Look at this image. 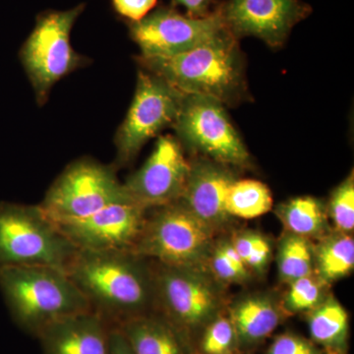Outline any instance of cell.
Returning <instances> with one entry per match:
<instances>
[{
	"label": "cell",
	"mask_w": 354,
	"mask_h": 354,
	"mask_svg": "<svg viewBox=\"0 0 354 354\" xmlns=\"http://www.w3.org/2000/svg\"><path fill=\"white\" fill-rule=\"evenodd\" d=\"M130 251L78 250L65 272L111 325L144 315L155 302L153 274Z\"/></svg>",
	"instance_id": "obj_1"
},
{
	"label": "cell",
	"mask_w": 354,
	"mask_h": 354,
	"mask_svg": "<svg viewBox=\"0 0 354 354\" xmlns=\"http://www.w3.org/2000/svg\"><path fill=\"white\" fill-rule=\"evenodd\" d=\"M144 70L164 79L183 95L212 97L234 106L247 95L239 39L227 28L206 43L171 57H137Z\"/></svg>",
	"instance_id": "obj_2"
},
{
	"label": "cell",
	"mask_w": 354,
	"mask_h": 354,
	"mask_svg": "<svg viewBox=\"0 0 354 354\" xmlns=\"http://www.w3.org/2000/svg\"><path fill=\"white\" fill-rule=\"evenodd\" d=\"M0 291L16 325L36 337L55 321L92 310L66 272L48 266L0 268Z\"/></svg>",
	"instance_id": "obj_3"
},
{
	"label": "cell",
	"mask_w": 354,
	"mask_h": 354,
	"mask_svg": "<svg viewBox=\"0 0 354 354\" xmlns=\"http://www.w3.org/2000/svg\"><path fill=\"white\" fill-rule=\"evenodd\" d=\"M76 251L39 205L0 202V268L38 265L65 272Z\"/></svg>",
	"instance_id": "obj_4"
},
{
	"label": "cell",
	"mask_w": 354,
	"mask_h": 354,
	"mask_svg": "<svg viewBox=\"0 0 354 354\" xmlns=\"http://www.w3.org/2000/svg\"><path fill=\"white\" fill-rule=\"evenodd\" d=\"M85 6L66 11L39 14L36 26L21 48V62L31 82L37 102L46 104L51 88L65 76L86 64L70 43V34Z\"/></svg>",
	"instance_id": "obj_5"
},
{
	"label": "cell",
	"mask_w": 354,
	"mask_h": 354,
	"mask_svg": "<svg viewBox=\"0 0 354 354\" xmlns=\"http://www.w3.org/2000/svg\"><path fill=\"white\" fill-rule=\"evenodd\" d=\"M213 230L180 202L147 218L131 252L169 267L199 268L212 251Z\"/></svg>",
	"instance_id": "obj_6"
},
{
	"label": "cell",
	"mask_w": 354,
	"mask_h": 354,
	"mask_svg": "<svg viewBox=\"0 0 354 354\" xmlns=\"http://www.w3.org/2000/svg\"><path fill=\"white\" fill-rule=\"evenodd\" d=\"M132 200L113 167L82 158L69 165L39 205L53 221L83 218L114 203Z\"/></svg>",
	"instance_id": "obj_7"
},
{
	"label": "cell",
	"mask_w": 354,
	"mask_h": 354,
	"mask_svg": "<svg viewBox=\"0 0 354 354\" xmlns=\"http://www.w3.org/2000/svg\"><path fill=\"white\" fill-rule=\"evenodd\" d=\"M181 146L225 165L248 167L250 155L230 122L225 104L212 97L184 95L174 125Z\"/></svg>",
	"instance_id": "obj_8"
},
{
	"label": "cell",
	"mask_w": 354,
	"mask_h": 354,
	"mask_svg": "<svg viewBox=\"0 0 354 354\" xmlns=\"http://www.w3.org/2000/svg\"><path fill=\"white\" fill-rule=\"evenodd\" d=\"M184 95L164 79L140 70L127 118L116 132V164H131L149 140L176 123Z\"/></svg>",
	"instance_id": "obj_9"
},
{
	"label": "cell",
	"mask_w": 354,
	"mask_h": 354,
	"mask_svg": "<svg viewBox=\"0 0 354 354\" xmlns=\"http://www.w3.org/2000/svg\"><path fill=\"white\" fill-rule=\"evenodd\" d=\"M141 57H171L193 50L225 29L218 9L206 17H191L174 7L160 6L143 19L128 24Z\"/></svg>",
	"instance_id": "obj_10"
},
{
	"label": "cell",
	"mask_w": 354,
	"mask_h": 354,
	"mask_svg": "<svg viewBox=\"0 0 354 354\" xmlns=\"http://www.w3.org/2000/svg\"><path fill=\"white\" fill-rule=\"evenodd\" d=\"M153 283L155 301L176 328L193 329L211 322L220 309V292L199 268L160 265Z\"/></svg>",
	"instance_id": "obj_11"
},
{
	"label": "cell",
	"mask_w": 354,
	"mask_h": 354,
	"mask_svg": "<svg viewBox=\"0 0 354 354\" xmlns=\"http://www.w3.org/2000/svg\"><path fill=\"white\" fill-rule=\"evenodd\" d=\"M146 212L137 203L128 200L83 218L51 221L78 250L131 252L145 223Z\"/></svg>",
	"instance_id": "obj_12"
},
{
	"label": "cell",
	"mask_w": 354,
	"mask_h": 354,
	"mask_svg": "<svg viewBox=\"0 0 354 354\" xmlns=\"http://www.w3.org/2000/svg\"><path fill=\"white\" fill-rule=\"evenodd\" d=\"M189 171L180 142L167 135L158 139L145 164L123 186L132 201L147 211L160 208L180 200Z\"/></svg>",
	"instance_id": "obj_13"
},
{
	"label": "cell",
	"mask_w": 354,
	"mask_h": 354,
	"mask_svg": "<svg viewBox=\"0 0 354 354\" xmlns=\"http://www.w3.org/2000/svg\"><path fill=\"white\" fill-rule=\"evenodd\" d=\"M218 10L235 39L255 37L271 48L283 46L295 25L312 13L302 0H225Z\"/></svg>",
	"instance_id": "obj_14"
},
{
	"label": "cell",
	"mask_w": 354,
	"mask_h": 354,
	"mask_svg": "<svg viewBox=\"0 0 354 354\" xmlns=\"http://www.w3.org/2000/svg\"><path fill=\"white\" fill-rule=\"evenodd\" d=\"M235 179L227 165L199 158L190 162L189 176L178 202L214 232L230 218L225 211V195Z\"/></svg>",
	"instance_id": "obj_15"
},
{
	"label": "cell",
	"mask_w": 354,
	"mask_h": 354,
	"mask_svg": "<svg viewBox=\"0 0 354 354\" xmlns=\"http://www.w3.org/2000/svg\"><path fill=\"white\" fill-rule=\"evenodd\" d=\"M111 325L94 310L55 321L37 335L44 354H109Z\"/></svg>",
	"instance_id": "obj_16"
},
{
	"label": "cell",
	"mask_w": 354,
	"mask_h": 354,
	"mask_svg": "<svg viewBox=\"0 0 354 354\" xmlns=\"http://www.w3.org/2000/svg\"><path fill=\"white\" fill-rule=\"evenodd\" d=\"M115 326L134 354H185L180 335L167 319L144 314Z\"/></svg>",
	"instance_id": "obj_17"
},
{
	"label": "cell",
	"mask_w": 354,
	"mask_h": 354,
	"mask_svg": "<svg viewBox=\"0 0 354 354\" xmlns=\"http://www.w3.org/2000/svg\"><path fill=\"white\" fill-rule=\"evenodd\" d=\"M239 342L258 344L276 330L281 321L279 307L271 297L250 295L237 301L230 309Z\"/></svg>",
	"instance_id": "obj_18"
},
{
	"label": "cell",
	"mask_w": 354,
	"mask_h": 354,
	"mask_svg": "<svg viewBox=\"0 0 354 354\" xmlns=\"http://www.w3.org/2000/svg\"><path fill=\"white\" fill-rule=\"evenodd\" d=\"M276 213L288 232L305 239L322 234L327 227L325 206L314 197L292 198L279 205Z\"/></svg>",
	"instance_id": "obj_19"
},
{
	"label": "cell",
	"mask_w": 354,
	"mask_h": 354,
	"mask_svg": "<svg viewBox=\"0 0 354 354\" xmlns=\"http://www.w3.org/2000/svg\"><path fill=\"white\" fill-rule=\"evenodd\" d=\"M309 312L308 326L313 341L326 348H342L348 332V315L342 305L335 298L328 297Z\"/></svg>",
	"instance_id": "obj_20"
},
{
	"label": "cell",
	"mask_w": 354,
	"mask_h": 354,
	"mask_svg": "<svg viewBox=\"0 0 354 354\" xmlns=\"http://www.w3.org/2000/svg\"><path fill=\"white\" fill-rule=\"evenodd\" d=\"M317 276L329 283L348 276L354 267V241L348 234L339 232L327 237L314 250Z\"/></svg>",
	"instance_id": "obj_21"
},
{
	"label": "cell",
	"mask_w": 354,
	"mask_h": 354,
	"mask_svg": "<svg viewBox=\"0 0 354 354\" xmlns=\"http://www.w3.org/2000/svg\"><path fill=\"white\" fill-rule=\"evenodd\" d=\"M225 205V211L230 216L257 218L272 209V193L261 181L235 179L228 187Z\"/></svg>",
	"instance_id": "obj_22"
},
{
	"label": "cell",
	"mask_w": 354,
	"mask_h": 354,
	"mask_svg": "<svg viewBox=\"0 0 354 354\" xmlns=\"http://www.w3.org/2000/svg\"><path fill=\"white\" fill-rule=\"evenodd\" d=\"M314 250L308 239L290 234L283 237L278 253V269L281 281L290 283L313 274Z\"/></svg>",
	"instance_id": "obj_23"
},
{
	"label": "cell",
	"mask_w": 354,
	"mask_h": 354,
	"mask_svg": "<svg viewBox=\"0 0 354 354\" xmlns=\"http://www.w3.org/2000/svg\"><path fill=\"white\" fill-rule=\"evenodd\" d=\"M325 285L313 274L290 283V290L283 300V307L290 313L310 311L325 299Z\"/></svg>",
	"instance_id": "obj_24"
},
{
	"label": "cell",
	"mask_w": 354,
	"mask_h": 354,
	"mask_svg": "<svg viewBox=\"0 0 354 354\" xmlns=\"http://www.w3.org/2000/svg\"><path fill=\"white\" fill-rule=\"evenodd\" d=\"M329 213L337 232L349 234L354 228L353 172L330 195Z\"/></svg>",
	"instance_id": "obj_25"
},
{
	"label": "cell",
	"mask_w": 354,
	"mask_h": 354,
	"mask_svg": "<svg viewBox=\"0 0 354 354\" xmlns=\"http://www.w3.org/2000/svg\"><path fill=\"white\" fill-rule=\"evenodd\" d=\"M234 324L227 317L214 318L207 327L202 341L205 354H230L237 344Z\"/></svg>",
	"instance_id": "obj_26"
},
{
	"label": "cell",
	"mask_w": 354,
	"mask_h": 354,
	"mask_svg": "<svg viewBox=\"0 0 354 354\" xmlns=\"http://www.w3.org/2000/svg\"><path fill=\"white\" fill-rule=\"evenodd\" d=\"M267 354H319V351L304 337L283 334L274 339Z\"/></svg>",
	"instance_id": "obj_27"
},
{
	"label": "cell",
	"mask_w": 354,
	"mask_h": 354,
	"mask_svg": "<svg viewBox=\"0 0 354 354\" xmlns=\"http://www.w3.org/2000/svg\"><path fill=\"white\" fill-rule=\"evenodd\" d=\"M111 2L116 13L132 23L146 17L157 6L158 0H111Z\"/></svg>",
	"instance_id": "obj_28"
},
{
	"label": "cell",
	"mask_w": 354,
	"mask_h": 354,
	"mask_svg": "<svg viewBox=\"0 0 354 354\" xmlns=\"http://www.w3.org/2000/svg\"><path fill=\"white\" fill-rule=\"evenodd\" d=\"M211 254V267L214 274L218 279L227 283H241L248 279L249 276L242 274L216 247Z\"/></svg>",
	"instance_id": "obj_29"
},
{
	"label": "cell",
	"mask_w": 354,
	"mask_h": 354,
	"mask_svg": "<svg viewBox=\"0 0 354 354\" xmlns=\"http://www.w3.org/2000/svg\"><path fill=\"white\" fill-rule=\"evenodd\" d=\"M271 245L267 239L260 234H256L252 252L246 262L247 269L256 272L264 271L271 258Z\"/></svg>",
	"instance_id": "obj_30"
},
{
	"label": "cell",
	"mask_w": 354,
	"mask_h": 354,
	"mask_svg": "<svg viewBox=\"0 0 354 354\" xmlns=\"http://www.w3.org/2000/svg\"><path fill=\"white\" fill-rule=\"evenodd\" d=\"M174 3L184 7L187 15L196 18L206 17L218 7L216 0H174Z\"/></svg>",
	"instance_id": "obj_31"
},
{
	"label": "cell",
	"mask_w": 354,
	"mask_h": 354,
	"mask_svg": "<svg viewBox=\"0 0 354 354\" xmlns=\"http://www.w3.org/2000/svg\"><path fill=\"white\" fill-rule=\"evenodd\" d=\"M109 354H134L120 328L115 325H111L109 333Z\"/></svg>",
	"instance_id": "obj_32"
},
{
	"label": "cell",
	"mask_w": 354,
	"mask_h": 354,
	"mask_svg": "<svg viewBox=\"0 0 354 354\" xmlns=\"http://www.w3.org/2000/svg\"><path fill=\"white\" fill-rule=\"evenodd\" d=\"M230 354H232V353H230Z\"/></svg>",
	"instance_id": "obj_33"
}]
</instances>
